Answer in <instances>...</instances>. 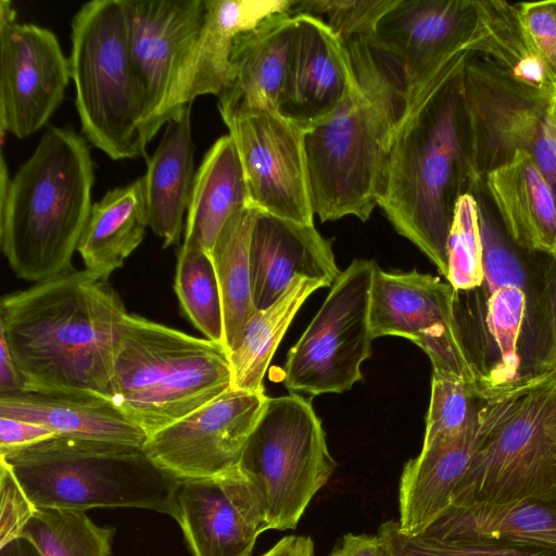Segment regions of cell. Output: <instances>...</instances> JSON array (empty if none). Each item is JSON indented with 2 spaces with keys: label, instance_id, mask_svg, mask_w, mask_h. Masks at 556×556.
<instances>
[{
  "label": "cell",
  "instance_id": "6da1fadb",
  "mask_svg": "<svg viewBox=\"0 0 556 556\" xmlns=\"http://www.w3.org/2000/svg\"><path fill=\"white\" fill-rule=\"evenodd\" d=\"M123 300L87 269L2 296L0 334L24 392L112 402Z\"/></svg>",
  "mask_w": 556,
  "mask_h": 556
},
{
  "label": "cell",
  "instance_id": "7a4b0ae2",
  "mask_svg": "<svg viewBox=\"0 0 556 556\" xmlns=\"http://www.w3.org/2000/svg\"><path fill=\"white\" fill-rule=\"evenodd\" d=\"M470 54L456 53L408 102L393 132L378 201L395 230L445 278L455 206L473 184L463 98Z\"/></svg>",
  "mask_w": 556,
  "mask_h": 556
},
{
  "label": "cell",
  "instance_id": "3957f363",
  "mask_svg": "<svg viewBox=\"0 0 556 556\" xmlns=\"http://www.w3.org/2000/svg\"><path fill=\"white\" fill-rule=\"evenodd\" d=\"M341 42L354 84L338 109L304 136L312 206L321 223L370 217L393 132L408 104L403 76L375 37Z\"/></svg>",
  "mask_w": 556,
  "mask_h": 556
},
{
  "label": "cell",
  "instance_id": "277c9868",
  "mask_svg": "<svg viewBox=\"0 0 556 556\" xmlns=\"http://www.w3.org/2000/svg\"><path fill=\"white\" fill-rule=\"evenodd\" d=\"M94 163L72 126L49 127L9 177L0 165V245L11 269L35 283L72 270L92 204Z\"/></svg>",
  "mask_w": 556,
  "mask_h": 556
},
{
  "label": "cell",
  "instance_id": "5b68a950",
  "mask_svg": "<svg viewBox=\"0 0 556 556\" xmlns=\"http://www.w3.org/2000/svg\"><path fill=\"white\" fill-rule=\"evenodd\" d=\"M556 493V368L483 383L469 467L451 506L497 508Z\"/></svg>",
  "mask_w": 556,
  "mask_h": 556
},
{
  "label": "cell",
  "instance_id": "8992f818",
  "mask_svg": "<svg viewBox=\"0 0 556 556\" xmlns=\"http://www.w3.org/2000/svg\"><path fill=\"white\" fill-rule=\"evenodd\" d=\"M230 389L224 345L126 314L114 358L112 403L148 438Z\"/></svg>",
  "mask_w": 556,
  "mask_h": 556
},
{
  "label": "cell",
  "instance_id": "52a82bcc",
  "mask_svg": "<svg viewBox=\"0 0 556 556\" xmlns=\"http://www.w3.org/2000/svg\"><path fill=\"white\" fill-rule=\"evenodd\" d=\"M0 457L36 508L135 507L177 521L181 481L142 448L54 437Z\"/></svg>",
  "mask_w": 556,
  "mask_h": 556
},
{
  "label": "cell",
  "instance_id": "ba28073f",
  "mask_svg": "<svg viewBox=\"0 0 556 556\" xmlns=\"http://www.w3.org/2000/svg\"><path fill=\"white\" fill-rule=\"evenodd\" d=\"M71 76L81 134L110 159L146 154L142 105L122 0H92L72 23Z\"/></svg>",
  "mask_w": 556,
  "mask_h": 556
},
{
  "label": "cell",
  "instance_id": "9c48e42d",
  "mask_svg": "<svg viewBox=\"0 0 556 556\" xmlns=\"http://www.w3.org/2000/svg\"><path fill=\"white\" fill-rule=\"evenodd\" d=\"M274 530L295 529L336 462L309 401L298 394L268 397L239 465Z\"/></svg>",
  "mask_w": 556,
  "mask_h": 556
},
{
  "label": "cell",
  "instance_id": "30bf717a",
  "mask_svg": "<svg viewBox=\"0 0 556 556\" xmlns=\"http://www.w3.org/2000/svg\"><path fill=\"white\" fill-rule=\"evenodd\" d=\"M467 59L463 98L472 187L518 152L538 164L556 197V138L549 117L552 93L525 84L485 58Z\"/></svg>",
  "mask_w": 556,
  "mask_h": 556
},
{
  "label": "cell",
  "instance_id": "8fae6325",
  "mask_svg": "<svg viewBox=\"0 0 556 556\" xmlns=\"http://www.w3.org/2000/svg\"><path fill=\"white\" fill-rule=\"evenodd\" d=\"M376 263L354 260L342 271L298 342L290 349L283 382L312 396L341 393L362 379L371 355L369 306Z\"/></svg>",
  "mask_w": 556,
  "mask_h": 556
},
{
  "label": "cell",
  "instance_id": "7c38bea8",
  "mask_svg": "<svg viewBox=\"0 0 556 556\" xmlns=\"http://www.w3.org/2000/svg\"><path fill=\"white\" fill-rule=\"evenodd\" d=\"M455 289L439 277L383 271L376 264L370 289L372 338L403 337L429 356L433 375L481 382L454 316Z\"/></svg>",
  "mask_w": 556,
  "mask_h": 556
},
{
  "label": "cell",
  "instance_id": "4fadbf2b",
  "mask_svg": "<svg viewBox=\"0 0 556 556\" xmlns=\"http://www.w3.org/2000/svg\"><path fill=\"white\" fill-rule=\"evenodd\" d=\"M0 2V130L24 139L42 128L64 99L70 59L48 28L15 22Z\"/></svg>",
  "mask_w": 556,
  "mask_h": 556
},
{
  "label": "cell",
  "instance_id": "5bb4252c",
  "mask_svg": "<svg viewBox=\"0 0 556 556\" xmlns=\"http://www.w3.org/2000/svg\"><path fill=\"white\" fill-rule=\"evenodd\" d=\"M222 118L240 155L250 204L280 218L313 225L305 130L278 112Z\"/></svg>",
  "mask_w": 556,
  "mask_h": 556
},
{
  "label": "cell",
  "instance_id": "9a60e30c",
  "mask_svg": "<svg viewBox=\"0 0 556 556\" xmlns=\"http://www.w3.org/2000/svg\"><path fill=\"white\" fill-rule=\"evenodd\" d=\"M267 400L265 392L230 389L149 437L142 451L180 481L220 475L238 467Z\"/></svg>",
  "mask_w": 556,
  "mask_h": 556
},
{
  "label": "cell",
  "instance_id": "2e32d148",
  "mask_svg": "<svg viewBox=\"0 0 556 556\" xmlns=\"http://www.w3.org/2000/svg\"><path fill=\"white\" fill-rule=\"evenodd\" d=\"M148 144L166 124L172 89L205 18V0H122Z\"/></svg>",
  "mask_w": 556,
  "mask_h": 556
},
{
  "label": "cell",
  "instance_id": "e0dca14e",
  "mask_svg": "<svg viewBox=\"0 0 556 556\" xmlns=\"http://www.w3.org/2000/svg\"><path fill=\"white\" fill-rule=\"evenodd\" d=\"M476 23V0H396L381 17L376 39L401 71L408 102L465 51Z\"/></svg>",
  "mask_w": 556,
  "mask_h": 556
},
{
  "label": "cell",
  "instance_id": "ac0fdd59",
  "mask_svg": "<svg viewBox=\"0 0 556 556\" xmlns=\"http://www.w3.org/2000/svg\"><path fill=\"white\" fill-rule=\"evenodd\" d=\"M176 502L193 556H250L257 536L269 530L257 492L239 467L182 480Z\"/></svg>",
  "mask_w": 556,
  "mask_h": 556
},
{
  "label": "cell",
  "instance_id": "d6986e66",
  "mask_svg": "<svg viewBox=\"0 0 556 556\" xmlns=\"http://www.w3.org/2000/svg\"><path fill=\"white\" fill-rule=\"evenodd\" d=\"M295 15L278 113L307 130L328 118L349 94L354 75L348 53L319 16Z\"/></svg>",
  "mask_w": 556,
  "mask_h": 556
},
{
  "label": "cell",
  "instance_id": "ffe728a7",
  "mask_svg": "<svg viewBox=\"0 0 556 556\" xmlns=\"http://www.w3.org/2000/svg\"><path fill=\"white\" fill-rule=\"evenodd\" d=\"M255 309L270 306L298 277L331 286L341 274L331 248L313 225L256 212L250 241Z\"/></svg>",
  "mask_w": 556,
  "mask_h": 556
},
{
  "label": "cell",
  "instance_id": "44dd1931",
  "mask_svg": "<svg viewBox=\"0 0 556 556\" xmlns=\"http://www.w3.org/2000/svg\"><path fill=\"white\" fill-rule=\"evenodd\" d=\"M293 0H205V18L172 89L166 123L203 94L219 93L231 77L235 39L267 18L291 13Z\"/></svg>",
  "mask_w": 556,
  "mask_h": 556
},
{
  "label": "cell",
  "instance_id": "7402d4cb",
  "mask_svg": "<svg viewBox=\"0 0 556 556\" xmlns=\"http://www.w3.org/2000/svg\"><path fill=\"white\" fill-rule=\"evenodd\" d=\"M294 28L295 15L287 12L237 36L230 81L218 96L222 116L278 112Z\"/></svg>",
  "mask_w": 556,
  "mask_h": 556
},
{
  "label": "cell",
  "instance_id": "603a6c76",
  "mask_svg": "<svg viewBox=\"0 0 556 556\" xmlns=\"http://www.w3.org/2000/svg\"><path fill=\"white\" fill-rule=\"evenodd\" d=\"M505 231L528 253L551 256L556 249V197L535 161L525 152L483 179Z\"/></svg>",
  "mask_w": 556,
  "mask_h": 556
},
{
  "label": "cell",
  "instance_id": "cb8c5ba5",
  "mask_svg": "<svg viewBox=\"0 0 556 556\" xmlns=\"http://www.w3.org/2000/svg\"><path fill=\"white\" fill-rule=\"evenodd\" d=\"M194 178L191 104H188L166 123L160 143L147 159L142 177L148 226L163 240V248L180 241Z\"/></svg>",
  "mask_w": 556,
  "mask_h": 556
},
{
  "label": "cell",
  "instance_id": "d4e9b609",
  "mask_svg": "<svg viewBox=\"0 0 556 556\" xmlns=\"http://www.w3.org/2000/svg\"><path fill=\"white\" fill-rule=\"evenodd\" d=\"M477 424L454 440L422 446L402 471L399 488L400 530L422 533L451 505L475 448Z\"/></svg>",
  "mask_w": 556,
  "mask_h": 556
},
{
  "label": "cell",
  "instance_id": "484cf974",
  "mask_svg": "<svg viewBox=\"0 0 556 556\" xmlns=\"http://www.w3.org/2000/svg\"><path fill=\"white\" fill-rule=\"evenodd\" d=\"M0 417L39 424L58 437L142 448L148 435L112 402L20 392L0 396Z\"/></svg>",
  "mask_w": 556,
  "mask_h": 556
},
{
  "label": "cell",
  "instance_id": "4316f807",
  "mask_svg": "<svg viewBox=\"0 0 556 556\" xmlns=\"http://www.w3.org/2000/svg\"><path fill=\"white\" fill-rule=\"evenodd\" d=\"M418 535L442 541H493L556 551V493L497 508L450 506Z\"/></svg>",
  "mask_w": 556,
  "mask_h": 556
},
{
  "label": "cell",
  "instance_id": "83f0119b",
  "mask_svg": "<svg viewBox=\"0 0 556 556\" xmlns=\"http://www.w3.org/2000/svg\"><path fill=\"white\" fill-rule=\"evenodd\" d=\"M251 205L237 146L228 134L204 154L187 212L184 244L211 253L228 219Z\"/></svg>",
  "mask_w": 556,
  "mask_h": 556
},
{
  "label": "cell",
  "instance_id": "f1b7e54d",
  "mask_svg": "<svg viewBox=\"0 0 556 556\" xmlns=\"http://www.w3.org/2000/svg\"><path fill=\"white\" fill-rule=\"evenodd\" d=\"M147 227L142 177L109 190L92 205L77 247L85 269L109 280L141 243Z\"/></svg>",
  "mask_w": 556,
  "mask_h": 556
},
{
  "label": "cell",
  "instance_id": "f546056e",
  "mask_svg": "<svg viewBox=\"0 0 556 556\" xmlns=\"http://www.w3.org/2000/svg\"><path fill=\"white\" fill-rule=\"evenodd\" d=\"M477 23L465 51L479 53L514 78L552 93L555 81L526 30L518 3L476 0Z\"/></svg>",
  "mask_w": 556,
  "mask_h": 556
},
{
  "label": "cell",
  "instance_id": "4dcf8cb0",
  "mask_svg": "<svg viewBox=\"0 0 556 556\" xmlns=\"http://www.w3.org/2000/svg\"><path fill=\"white\" fill-rule=\"evenodd\" d=\"M323 287L320 280L298 276L270 306L254 311L239 345L228 353L231 389L265 392L263 379L277 346L305 300Z\"/></svg>",
  "mask_w": 556,
  "mask_h": 556
},
{
  "label": "cell",
  "instance_id": "1f68e13d",
  "mask_svg": "<svg viewBox=\"0 0 556 556\" xmlns=\"http://www.w3.org/2000/svg\"><path fill=\"white\" fill-rule=\"evenodd\" d=\"M257 208L248 205L223 227L211 251L224 312L225 348L235 350L254 313L250 241Z\"/></svg>",
  "mask_w": 556,
  "mask_h": 556
},
{
  "label": "cell",
  "instance_id": "d6a6232c",
  "mask_svg": "<svg viewBox=\"0 0 556 556\" xmlns=\"http://www.w3.org/2000/svg\"><path fill=\"white\" fill-rule=\"evenodd\" d=\"M115 529L98 526L83 510L37 508L22 536L42 556H111Z\"/></svg>",
  "mask_w": 556,
  "mask_h": 556
},
{
  "label": "cell",
  "instance_id": "836d02e7",
  "mask_svg": "<svg viewBox=\"0 0 556 556\" xmlns=\"http://www.w3.org/2000/svg\"><path fill=\"white\" fill-rule=\"evenodd\" d=\"M174 288L184 314L193 326L206 339L225 346L223 302L211 253L182 243Z\"/></svg>",
  "mask_w": 556,
  "mask_h": 556
},
{
  "label": "cell",
  "instance_id": "e575fe53",
  "mask_svg": "<svg viewBox=\"0 0 556 556\" xmlns=\"http://www.w3.org/2000/svg\"><path fill=\"white\" fill-rule=\"evenodd\" d=\"M470 193L475 197L482 244L483 283L489 294L500 288L516 287L531 293L534 274L519 247L505 231L485 192L484 182H477ZM484 293V292H483Z\"/></svg>",
  "mask_w": 556,
  "mask_h": 556
},
{
  "label": "cell",
  "instance_id": "d590c367",
  "mask_svg": "<svg viewBox=\"0 0 556 556\" xmlns=\"http://www.w3.org/2000/svg\"><path fill=\"white\" fill-rule=\"evenodd\" d=\"M542 274L533 278L522 326L520 374L556 368V262L548 255Z\"/></svg>",
  "mask_w": 556,
  "mask_h": 556
},
{
  "label": "cell",
  "instance_id": "8d00e7d4",
  "mask_svg": "<svg viewBox=\"0 0 556 556\" xmlns=\"http://www.w3.org/2000/svg\"><path fill=\"white\" fill-rule=\"evenodd\" d=\"M482 384L432 374L431 396L422 446L447 442L475 426Z\"/></svg>",
  "mask_w": 556,
  "mask_h": 556
},
{
  "label": "cell",
  "instance_id": "74e56055",
  "mask_svg": "<svg viewBox=\"0 0 556 556\" xmlns=\"http://www.w3.org/2000/svg\"><path fill=\"white\" fill-rule=\"evenodd\" d=\"M447 258L446 280L455 290H472L482 286V244L477 201L471 193L463 194L456 203Z\"/></svg>",
  "mask_w": 556,
  "mask_h": 556
},
{
  "label": "cell",
  "instance_id": "f35d334b",
  "mask_svg": "<svg viewBox=\"0 0 556 556\" xmlns=\"http://www.w3.org/2000/svg\"><path fill=\"white\" fill-rule=\"evenodd\" d=\"M392 556H556V551L505 544L493 541H442L424 535H408L397 521L389 520L378 529Z\"/></svg>",
  "mask_w": 556,
  "mask_h": 556
},
{
  "label": "cell",
  "instance_id": "ab89813d",
  "mask_svg": "<svg viewBox=\"0 0 556 556\" xmlns=\"http://www.w3.org/2000/svg\"><path fill=\"white\" fill-rule=\"evenodd\" d=\"M396 0H293L291 14L324 15L339 38L376 34L381 17Z\"/></svg>",
  "mask_w": 556,
  "mask_h": 556
},
{
  "label": "cell",
  "instance_id": "60d3db41",
  "mask_svg": "<svg viewBox=\"0 0 556 556\" xmlns=\"http://www.w3.org/2000/svg\"><path fill=\"white\" fill-rule=\"evenodd\" d=\"M0 546L22 536L36 513L9 464L0 457Z\"/></svg>",
  "mask_w": 556,
  "mask_h": 556
},
{
  "label": "cell",
  "instance_id": "b9f144b4",
  "mask_svg": "<svg viewBox=\"0 0 556 556\" xmlns=\"http://www.w3.org/2000/svg\"><path fill=\"white\" fill-rule=\"evenodd\" d=\"M518 5L531 43L556 83V0Z\"/></svg>",
  "mask_w": 556,
  "mask_h": 556
},
{
  "label": "cell",
  "instance_id": "7bdbcfd3",
  "mask_svg": "<svg viewBox=\"0 0 556 556\" xmlns=\"http://www.w3.org/2000/svg\"><path fill=\"white\" fill-rule=\"evenodd\" d=\"M54 437L58 435L42 425L0 417V455H7Z\"/></svg>",
  "mask_w": 556,
  "mask_h": 556
},
{
  "label": "cell",
  "instance_id": "ee69618b",
  "mask_svg": "<svg viewBox=\"0 0 556 556\" xmlns=\"http://www.w3.org/2000/svg\"><path fill=\"white\" fill-rule=\"evenodd\" d=\"M329 556H392V554L378 533L374 535L348 533Z\"/></svg>",
  "mask_w": 556,
  "mask_h": 556
},
{
  "label": "cell",
  "instance_id": "f6af8a7d",
  "mask_svg": "<svg viewBox=\"0 0 556 556\" xmlns=\"http://www.w3.org/2000/svg\"><path fill=\"white\" fill-rule=\"evenodd\" d=\"M24 392V382L5 339L0 334V396Z\"/></svg>",
  "mask_w": 556,
  "mask_h": 556
},
{
  "label": "cell",
  "instance_id": "bcb514c9",
  "mask_svg": "<svg viewBox=\"0 0 556 556\" xmlns=\"http://www.w3.org/2000/svg\"><path fill=\"white\" fill-rule=\"evenodd\" d=\"M260 556H314V543L309 536L287 535Z\"/></svg>",
  "mask_w": 556,
  "mask_h": 556
},
{
  "label": "cell",
  "instance_id": "7dc6e473",
  "mask_svg": "<svg viewBox=\"0 0 556 556\" xmlns=\"http://www.w3.org/2000/svg\"><path fill=\"white\" fill-rule=\"evenodd\" d=\"M0 556H42L27 538L20 536L0 546Z\"/></svg>",
  "mask_w": 556,
  "mask_h": 556
},
{
  "label": "cell",
  "instance_id": "c3c4849f",
  "mask_svg": "<svg viewBox=\"0 0 556 556\" xmlns=\"http://www.w3.org/2000/svg\"><path fill=\"white\" fill-rule=\"evenodd\" d=\"M549 117H551V124L552 128L556 138V83L554 85V90L551 96V102H549Z\"/></svg>",
  "mask_w": 556,
  "mask_h": 556
},
{
  "label": "cell",
  "instance_id": "681fc988",
  "mask_svg": "<svg viewBox=\"0 0 556 556\" xmlns=\"http://www.w3.org/2000/svg\"><path fill=\"white\" fill-rule=\"evenodd\" d=\"M552 261L556 262V249L554 253L549 256Z\"/></svg>",
  "mask_w": 556,
  "mask_h": 556
}]
</instances>
